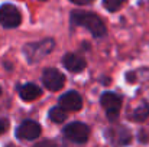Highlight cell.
I'll return each instance as SVG.
<instances>
[{
  "mask_svg": "<svg viewBox=\"0 0 149 147\" xmlns=\"http://www.w3.org/2000/svg\"><path fill=\"white\" fill-rule=\"evenodd\" d=\"M101 107L106 110V114L110 121H114L119 117L120 107H122V98L113 92H104L100 98Z\"/></svg>",
  "mask_w": 149,
  "mask_h": 147,
  "instance_id": "5b68a950",
  "label": "cell"
},
{
  "mask_svg": "<svg viewBox=\"0 0 149 147\" xmlns=\"http://www.w3.org/2000/svg\"><path fill=\"white\" fill-rule=\"evenodd\" d=\"M125 1L126 0H103V4H104V7L109 12H116V10H119L123 6Z\"/></svg>",
  "mask_w": 149,
  "mask_h": 147,
  "instance_id": "5bb4252c",
  "label": "cell"
},
{
  "mask_svg": "<svg viewBox=\"0 0 149 147\" xmlns=\"http://www.w3.org/2000/svg\"><path fill=\"white\" fill-rule=\"evenodd\" d=\"M107 137L116 144H127L130 141V133L125 127H114L109 130Z\"/></svg>",
  "mask_w": 149,
  "mask_h": 147,
  "instance_id": "30bf717a",
  "label": "cell"
},
{
  "mask_svg": "<svg viewBox=\"0 0 149 147\" xmlns=\"http://www.w3.org/2000/svg\"><path fill=\"white\" fill-rule=\"evenodd\" d=\"M33 147H56L52 141H48V140H44V141H39V143H36Z\"/></svg>",
  "mask_w": 149,
  "mask_h": 147,
  "instance_id": "2e32d148",
  "label": "cell"
},
{
  "mask_svg": "<svg viewBox=\"0 0 149 147\" xmlns=\"http://www.w3.org/2000/svg\"><path fill=\"white\" fill-rule=\"evenodd\" d=\"M59 107L67 111H78L83 108V98L75 91L65 92L59 97Z\"/></svg>",
  "mask_w": 149,
  "mask_h": 147,
  "instance_id": "ba28073f",
  "label": "cell"
},
{
  "mask_svg": "<svg viewBox=\"0 0 149 147\" xmlns=\"http://www.w3.org/2000/svg\"><path fill=\"white\" fill-rule=\"evenodd\" d=\"M64 136H65L68 140H71L72 143L81 144V143H86V141H87V139H88V136H90V128H88L87 124L75 121V123H71V124L65 126V128H64Z\"/></svg>",
  "mask_w": 149,
  "mask_h": 147,
  "instance_id": "277c9868",
  "label": "cell"
},
{
  "mask_svg": "<svg viewBox=\"0 0 149 147\" xmlns=\"http://www.w3.org/2000/svg\"><path fill=\"white\" fill-rule=\"evenodd\" d=\"M148 117H149V105L148 104L139 105V107L130 114V120H133V121H145Z\"/></svg>",
  "mask_w": 149,
  "mask_h": 147,
  "instance_id": "7c38bea8",
  "label": "cell"
},
{
  "mask_svg": "<svg viewBox=\"0 0 149 147\" xmlns=\"http://www.w3.org/2000/svg\"><path fill=\"white\" fill-rule=\"evenodd\" d=\"M7 127H9V121L4 120V118H0V136H1L3 133H6Z\"/></svg>",
  "mask_w": 149,
  "mask_h": 147,
  "instance_id": "9a60e30c",
  "label": "cell"
},
{
  "mask_svg": "<svg viewBox=\"0 0 149 147\" xmlns=\"http://www.w3.org/2000/svg\"><path fill=\"white\" fill-rule=\"evenodd\" d=\"M19 95H20L22 99H25V101H33V99H36V98H39L42 95V91H41V88H39L38 85H35V84H25V85L20 87Z\"/></svg>",
  "mask_w": 149,
  "mask_h": 147,
  "instance_id": "8fae6325",
  "label": "cell"
},
{
  "mask_svg": "<svg viewBox=\"0 0 149 147\" xmlns=\"http://www.w3.org/2000/svg\"><path fill=\"white\" fill-rule=\"evenodd\" d=\"M49 118L51 121H54V123H62L67 118V112L61 107H54V108H51L49 111Z\"/></svg>",
  "mask_w": 149,
  "mask_h": 147,
  "instance_id": "4fadbf2b",
  "label": "cell"
},
{
  "mask_svg": "<svg viewBox=\"0 0 149 147\" xmlns=\"http://www.w3.org/2000/svg\"><path fill=\"white\" fill-rule=\"evenodd\" d=\"M20 22H22V14L16 6L10 3L0 6V26L12 29V28L19 26Z\"/></svg>",
  "mask_w": 149,
  "mask_h": 147,
  "instance_id": "3957f363",
  "label": "cell"
},
{
  "mask_svg": "<svg viewBox=\"0 0 149 147\" xmlns=\"http://www.w3.org/2000/svg\"><path fill=\"white\" fill-rule=\"evenodd\" d=\"M72 3H75V4H80V6H83V4H88V3H91L93 0H71Z\"/></svg>",
  "mask_w": 149,
  "mask_h": 147,
  "instance_id": "e0dca14e",
  "label": "cell"
},
{
  "mask_svg": "<svg viewBox=\"0 0 149 147\" xmlns=\"http://www.w3.org/2000/svg\"><path fill=\"white\" fill-rule=\"evenodd\" d=\"M71 20L74 25L83 26L91 32L93 36L101 38L106 35V26L103 20L100 19L97 14L90 13V12H72L71 13Z\"/></svg>",
  "mask_w": 149,
  "mask_h": 147,
  "instance_id": "6da1fadb",
  "label": "cell"
},
{
  "mask_svg": "<svg viewBox=\"0 0 149 147\" xmlns=\"http://www.w3.org/2000/svg\"><path fill=\"white\" fill-rule=\"evenodd\" d=\"M42 81H44V85L49 90V91H58L64 87L65 84V78L64 75L55 69V68H48L44 71V75H42Z\"/></svg>",
  "mask_w": 149,
  "mask_h": 147,
  "instance_id": "8992f818",
  "label": "cell"
},
{
  "mask_svg": "<svg viewBox=\"0 0 149 147\" xmlns=\"http://www.w3.org/2000/svg\"><path fill=\"white\" fill-rule=\"evenodd\" d=\"M52 49H54V41L52 39H44V41H39V42L28 43L23 48V50H25L28 61L31 63H35V62L42 61Z\"/></svg>",
  "mask_w": 149,
  "mask_h": 147,
  "instance_id": "7a4b0ae2",
  "label": "cell"
},
{
  "mask_svg": "<svg viewBox=\"0 0 149 147\" xmlns=\"http://www.w3.org/2000/svg\"><path fill=\"white\" fill-rule=\"evenodd\" d=\"M41 134V126L36 121L26 120L16 128V136L20 140H35Z\"/></svg>",
  "mask_w": 149,
  "mask_h": 147,
  "instance_id": "52a82bcc",
  "label": "cell"
},
{
  "mask_svg": "<svg viewBox=\"0 0 149 147\" xmlns=\"http://www.w3.org/2000/svg\"><path fill=\"white\" fill-rule=\"evenodd\" d=\"M62 65L70 72H81L86 68V59L77 53H67L62 58Z\"/></svg>",
  "mask_w": 149,
  "mask_h": 147,
  "instance_id": "9c48e42d",
  "label": "cell"
},
{
  "mask_svg": "<svg viewBox=\"0 0 149 147\" xmlns=\"http://www.w3.org/2000/svg\"><path fill=\"white\" fill-rule=\"evenodd\" d=\"M42 1H44V0H42Z\"/></svg>",
  "mask_w": 149,
  "mask_h": 147,
  "instance_id": "d6986e66",
  "label": "cell"
},
{
  "mask_svg": "<svg viewBox=\"0 0 149 147\" xmlns=\"http://www.w3.org/2000/svg\"><path fill=\"white\" fill-rule=\"evenodd\" d=\"M6 147H16V146H13V144H7Z\"/></svg>",
  "mask_w": 149,
  "mask_h": 147,
  "instance_id": "ac0fdd59",
  "label": "cell"
}]
</instances>
